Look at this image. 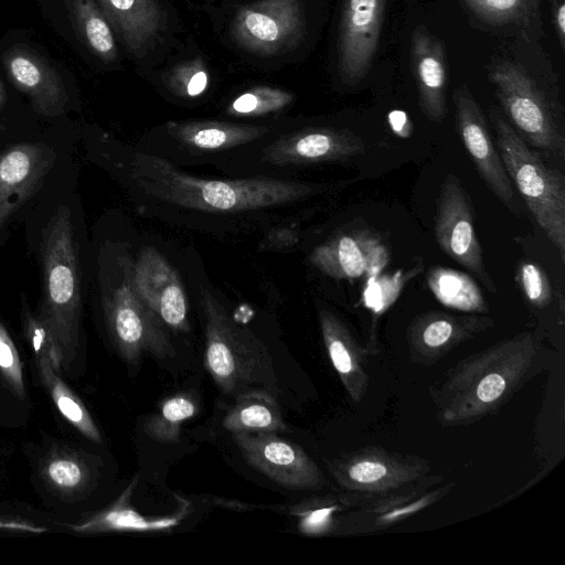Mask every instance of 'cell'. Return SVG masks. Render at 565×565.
<instances>
[{
  "label": "cell",
  "instance_id": "cell-32",
  "mask_svg": "<svg viewBox=\"0 0 565 565\" xmlns=\"http://www.w3.org/2000/svg\"><path fill=\"white\" fill-rule=\"evenodd\" d=\"M483 21L493 24L522 23L527 18L529 0H463Z\"/></svg>",
  "mask_w": 565,
  "mask_h": 565
},
{
  "label": "cell",
  "instance_id": "cell-13",
  "mask_svg": "<svg viewBox=\"0 0 565 565\" xmlns=\"http://www.w3.org/2000/svg\"><path fill=\"white\" fill-rule=\"evenodd\" d=\"M366 145L348 129L310 127L281 136L262 150V161L276 167L341 161L364 153Z\"/></svg>",
  "mask_w": 565,
  "mask_h": 565
},
{
  "label": "cell",
  "instance_id": "cell-37",
  "mask_svg": "<svg viewBox=\"0 0 565 565\" xmlns=\"http://www.w3.org/2000/svg\"><path fill=\"white\" fill-rule=\"evenodd\" d=\"M333 508H320L315 510H309L307 512H301V521L300 529L305 533H319L323 531L328 523L329 516Z\"/></svg>",
  "mask_w": 565,
  "mask_h": 565
},
{
  "label": "cell",
  "instance_id": "cell-3",
  "mask_svg": "<svg viewBox=\"0 0 565 565\" xmlns=\"http://www.w3.org/2000/svg\"><path fill=\"white\" fill-rule=\"evenodd\" d=\"M198 289L204 320L205 365L216 385L235 397L257 386L277 396V379L265 345L238 326L209 289Z\"/></svg>",
  "mask_w": 565,
  "mask_h": 565
},
{
  "label": "cell",
  "instance_id": "cell-4",
  "mask_svg": "<svg viewBox=\"0 0 565 565\" xmlns=\"http://www.w3.org/2000/svg\"><path fill=\"white\" fill-rule=\"evenodd\" d=\"M507 173L539 226L565 262V178L542 160L497 109L490 111Z\"/></svg>",
  "mask_w": 565,
  "mask_h": 565
},
{
  "label": "cell",
  "instance_id": "cell-41",
  "mask_svg": "<svg viewBox=\"0 0 565 565\" xmlns=\"http://www.w3.org/2000/svg\"><path fill=\"white\" fill-rule=\"evenodd\" d=\"M532 1H534V0H529V2H532Z\"/></svg>",
  "mask_w": 565,
  "mask_h": 565
},
{
  "label": "cell",
  "instance_id": "cell-27",
  "mask_svg": "<svg viewBox=\"0 0 565 565\" xmlns=\"http://www.w3.org/2000/svg\"><path fill=\"white\" fill-rule=\"evenodd\" d=\"M129 487L114 505L100 511L81 523L71 525L76 533H99L110 531H141L161 529L169 525L167 521H146L127 503L130 497Z\"/></svg>",
  "mask_w": 565,
  "mask_h": 565
},
{
  "label": "cell",
  "instance_id": "cell-28",
  "mask_svg": "<svg viewBox=\"0 0 565 565\" xmlns=\"http://www.w3.org/2000/svg\"><path fill=\"white\" fill-rule=\"evenodd\" d=\"M40 473L54 491L72 495L84 490L89 480L86 463L70 451H51L43 460Z\"/></svg>",
  "mask_w": 565,
  "mask_h": 565
},
{
  "label": "cell",
  "instance_id": "cell-20",
  "mask_svg": "<svg viewBox=\"0 0 565 565\" xmlns=\"http://www.w3.org/2000/svg\"><path fill=\"white\" fill-rule=\"evenodd\" d=\"M491 324L492 321L483 317L430 311L412 323L409 339L417 350L441 353Z\"/></svg>",
  "mask_w": 565,
  "mask_h": 565
},
{
  "label": "cell",
  "instance_id": "cell-10",
  "mask_svg": "<svg viewBox=\"0 0 565 565\" xmlns=\"http://www.w3.org/2000/svg\"><path fill=\"white\" fill-rule=\"evenodd\" d=\"M249 466L291 490H316L323 476L315 461L296 444L276 434H233Z\"/></svg>",
  "mask_w": 565,
  "mask_h": 565
},
{
  "label": "cell",
  "instance_id": "cell-40",
  "mask_svg": "<svg viewBox=\"0 0 565 565\" xmlns=\"http://www.w3.org/2000/svg\"><path fill=\"white\" fill-rule=\"evenodd\" d=\"M6 103V89L3 84L0 82V110L2 109Z\"/></svg>",
  "mask_w": 565,
  "mask_h": 565
},
{
  "label": "cell",
  "instance_id": "cell-19",
  "mask_svg": "<svg viewBox=\"0 0 565 565\" xmlns=\"http://www.w3.org/2000/svg\"><path fill=\"white\" fill-rule=\"evenodd\" d=\"M109 25L127 49L138 55L158 35L163 25L156 0H95Z\"/></svg>",
  "mask_w": 565,
  "mask_h": 565
},
{
  "label": "cell",
  "instance_id": "cell-29",
  "mask_svg": "<svg viewBox=\"0 0 565 565\" xmlns=\"http://www.w3.org/2000/svg\"><path fill=\"white\" fill-rule=\"evenodd\" d=\"M342 483L356 489H382L395 484L405 475L397 472V466L376 456H362L351 459L338 473Z\"/></svg>",
  "mask_w": 565,
  "mask_h": 565
},
{
  "label": "cell",
  "instance_id": "cell-36",
  "mask_svg": "<svg viewBox=\"0 0 565 565\" xmlns=\"http://www.w3.org/2000/svg\"><path fill=\"white\" fill-rule=\"evenodd\" d=\"M189 66L181 70L184 75H177L174 86L180 94L189 97H196L201 95L209 82L207 74L204 70L196 67L194 73L189 75Z\"/></svg>",
  "mask_w": 565,
  "mask_h": 565
},
{
  "label": "cell",
  "instance_id": "cell-31",
  "mask_svg": "<svg viewBox=\"0 0 565 565\" xmlns=\"http://www.w3.org/2000/svg\"><path fill=\"white\" fill-rule=\"evenodd\" d=\"M295 95L280 88L257 86L237 96L227 107L232 116L256 117L287 107Z\"/></svg>",
  "mask_w": 565,
  "mask_h": 565
},
{
  "label": "cell",
  "instance_id": "cell-33",
  "mask_svg": "<svg viewBox=\"0 0 565 565\" xmlns=\"http://www.w3.org/2000/svg\"><path fill=\"white\" fill-rule=\"evenodd\" d=\"M0 374L6 381L11 392L24 399L25 386L23 379L22 363L19 352L6 330L0 322Z\"/></svg>",
  "mask_w": 565,
  "mask_h": 565
},
{
  "label": "cell",
  "instance_id": "cell-16",
  "mask_svg": "<svg viewBox=\"0 0 565 565\" xmlns=\"http://www.w3.org/2000/svg\"><path fill=\"white\" fill-rule=\"evenodd\" d=\"M380 241L367 232L342 233L313 248L310 263L333 279L354 280L386 263Z\"/></svg>",
  "mask_w": 565,
  "mask_h": 565
},
{
  "label": "cell",
  "instance_id": "cell-8",
  "mask_svg": "<svg viewBox=\"0 0 565 565\" xmlns=\"http://www.w3.org/2000/svg\"><path fill=\"white\" fill-rule=\"evenodd\" d=\"M435 236L445 254L469 270L488 291H497L484 265L469 195L454 173L447 174L439 190Z\"/></svg>",
  "mask_w": 565,
  "mask_h": 565
},
{
  "label": "cell",
  "instance_id": "cell-9",
  "mask_svg": "<svg viewBox=\"0 0 565 565\" xmlns=\"http://www.w3.org/2000/svg\"><path fill=\"white\" fill-rule=\"evenodd\" d=\"M452 102L458 135L478 173L497 198L518 214L514 186L494 146L479 104L466 85L454 90Z\"/></svg>",
  "mask_w": 565,
  "mask_h": 565
},
{
  "label": "cell",
  "instance_id": "cell-30",
  "mask_svg": "<svg viewBox=\"0 0 565 565\" xmlns=\"http://www.w3.org/2000/svg\"><path fill=\"white\" fill-rule=\"evenodd\" d=\"M196 404L190 395L180 394L162 403L159 412L145 423V433L153 440L178 443L181 425L196 413Z\"/></svg>",
  "mask_w": 565,
  "mask_h": 565
},
{
  "label": "cell",
  "instance_id": "cell-5",
  "mask_svg": "<svg viewBox=\"0 0 565 565\" xmlns=\"http://www.w3.org/2000/svg\"><path fill=\"white\" fill-rule=\"evenodd\" d=\"M131 260L120 254L110 279L103 288V309L109 338L128 364L143 355L167 359L175 351L167 327L137 292L131 278Z\"/></svg>",
  "mask_w": 565,
  "mask_h": 565
},
{
  "label": "cell",
  "instance_id": "cell-11",
  "mask_svg": "<svg viewBox=\"0 0 565 565\" xmlns=\"http://www.w3.org/2000/svg\"><path fill=\"white\" fill-rule=\"evenodd\" d=\"M134 286L167 328L189 331L188 298L179 273L153 246H143L131 260Z\"/></svg>",
  "mask_w": 565,
  "mask_h": 565
},
{
  "label": "cell",
  "instance_id": "cell-34",
  "mask_svg": "<svg viewBox=\"0 0 565 565\" xmlns=\"http://www.w3.org/2000/svg\"><path fill=\"white\" fill-rule=\"evenodd\" d=\"M516 280L533 306L542 308L551 302V284L547 275L539 265L531 262L520 264Z\"/></svg>",
  "mask_w": 565,
  "mask_h": 565
},
{
  "label": "cell",
  "instance_id": "cell-7",
  "mask_svg": "<svg viewBox=\"0 0 565 565\" xmlns=\"http://www.w3.org/2000/svg\"><path fill=\"white\" fill-rule=\"evenodd\" d=\"M303 32L302 0H259L246 4L236 12L231 24L233 40L262 56L292 50Z\"/></svg>",
  "mask_w": 565,
  "mask_h": 565
},
{
  "label": "cell",
  "instance_id": "cell-23",
  "mask_svg": "<svg viewBox=\"0 0 565 565\" xmlns=\"http://www.w3.org/2000/svg\"><path fill=\"white\" fill-rule=\"evenodd\" d=\"M520 358L515 362H487L486 371L479 372L477 379L467 380L469 384L460 404L466 409L463 416H476L503 401L521 376L524 360Z\"/></svg>",
  "mask_w": 565,
  "mask_h": 565
},
{
  "label": "cell",
  "instance_id": "cell-12",
  "mask_svg": "<svg viewBox=\"0 0 565 565\" xmlns=\"http://www.w3.org/2000/svg\"><path fill=\"white\" fill-rule=\"evenodd\" d=\"M385 0H343L339 29V73L356 85L374 58L381 34Z\"/></svg>",
  "mask_w": 565,
  "mask_h": 565
},
{
  "label": "cell",
  "instance_id": "cell-15",
  "mask_svg": "<svg viewBox=\"0 0 565 565\" xmlns=\"http://www.w3.org/2000/svg\"><path fill=\"white\" fill-rule=\"evenodd\" d=\"M6 73L12 84L31 100L42 116L58 117L66 110L68 94L58 72L38 53L13 46L2 55Z\"/></svg>",
  "mask_w": 565,
  "mask_h": 565
},
{
  "label": "cell",
  "instance_id": "cell-35",
  "mask_svg": "<svg viewBox=\"0 0 565 565\" xmlns=\"http://www.w3.org/2000/svg\"><path fill=\"white\" fill-rule=\"evenodd\" d=\"M23 329L35 355L45 354L54 367L60 373L62 363L58 352L45 327L28 308L23 310Z\"/></svg>",
  "mask_w": 565,
  "mask_h": 565
},
{
  "label": "cell",
  "instance_id": "cell-18",
  "mask_svg": "<svg viewBox=\"0 0 565 565\" xmlns=\"http://www.w3.org/2000/svg\"><path fill=\"white\" fill-rule=\"evenodd\" d=\"M411 44L420 109L429 120L441 121L447 113L444 44L424 26L413 31Z\"/></svg>",
  "mask_w": 565,
  "mask_h": 565
},
{
  "label": "cell",
  "instance_id": "cell-2",
  "mask_svg": "<svg viewBox=\"0 0 565 565\" xmlns=\"http://www.w3.org/2000/svg\"><path fill=\"white\" fill-rule=\"evenodd\" d=\"M71 210L63 204L50 218L42 242L43 295L38 315L68 369L79 347L82 284Z\"/></svg>",
  "mask_w": 565,
  "mask_h": 565
},
{
  "label": "cell",
  "instance_id": "cell-22",
  "mask_svg": "<svg viewBox=\"0 0 565 565\" xmlns=\"http://www.w3.org/2000/svg\"><path fill=\"white\" fill-rule=\"evenodd\" d=\"M232 434H277L286 430L275 396L265 390H249L236 396L232 409L223 419Z\"/></svg>",
  "mask_w": 565,
  "mask_h": 565
},
{
  "label": "cell",
  "instance_id": "cell-25",
  "mask_svg": "<svg viewBox=\"0 0 565 565\" xmlns=\"http://www.w3.org/2000/svg\"><path fill=\"white\" fill-rule=\"evenodd\" d=\"M70 19L81 41L104 62L117 57L111 28L95 0H65Z\"/></svg>",
  "mask_w": 565,
  "mask_h": 565
},
{
  "label": "cell",
  "instance_id": "cell-39",
  "mask_svg": "<svg viewBox=\"0 0 565 565\" xmlns=\"http://www.w3.org/2000/svg\"><path fill=\"white\" fill-rule=\"evenodd\" d=\"M554 25L556 35L561 42V45H564L565 41V4L563 0H559L554 8Z\"/></svg>",
  "mask_w": 565,
  "mask_h": 565
},
{
  "label": "cell",
  "instance_id": "cell-17",
  "mask_svg": "<svg viewBox=\"0 0 565 565\" xmlns=\"http://www.w3.org/2000/svg\"><path fill=\"white\" fill-rule=\"evenodd\" d=\"M164 129L172 146L195 156L246 146L269 132L265 126L212 120L169 121Z\"/></svg>",
  "mask_w": 565,
  "mask_h": 565
},
{
  "label": "cell",
  "instance_id": "cell-14",
  "mask_svg": "<svg viewBox=\"0 0 565 565\" xmlns=\"http://www.w3.org/2000/svg\"><path fill=\"white\" fill-rule=\"evenodd\" d=\"M55 159L43 142L18 143L0 153V227L38 192Z\"/></svg>",
  "mask_w": 565,
  "mask_h": 565
},
{
  "label": "cell",
  "instance_id": "cell-21",
  "mask_svg": "<svg viewBox=\"0 0 565 565\" xmlns=\"http://www.w3.org/2000/svg\"><path fill=\"white\" fill-rule=\"evenodd\" d=\"M319 322L326 349L335 371L352 398L360 399L366 379L353 338L342 321L329 310L319 311Z\"/></svg>",
  "mask_w": 565,
  "mask_h": 565
},
{
  "label": "cell",
  "instance_id": "cell-24",
  "mask_svg": "<svg viewBox=\"0 0 565 565\" xmlns=\"http://www.w3.org/2000/svg\"><path fill=\"white\" fill-rule=\"evenodd\" d=\"M36 356L40 379L62 416L94 443H102L100 433L82 399L65 384L45 354Z\"/></svg>",
  "mask_w": 565,
  "mask_h": 565
},
{
  "label": "cell",
  "instance_id": "cell-1",
  "mask_svg": "<svg viewBox=\"0 0 565 565\" xmlns=\"http://www.w3.org/2000/svg\"><path fill=\"white\" fill-rule=\"evenodd\" d=\"M126 158L124 167L129 188L143 211L173 220L185 216H259L262 211L289 206L334 186L263 175L205 179L143 150H130Z\"/></svg>",
  "mask_w": 565,
  "mask_h": 565
},
{
  "label": "cell",
  "instance_id": "cell-26",
  "mask_svg": "<svg viewBox=\"0 0 565 565\" xmlns=\"http://www.w3.org/2000/svg\"><path fill=\"white\" fill-rule=\"evenodd\" d=\"M427 282L435 297L444 305L463 311H484L487 303L473 279L454 269L435 267Z\"/></svg>",
  "mask_w": 565,
  "mask_h": 565
},
{
  "label": "cell",
  "instance_id": "cell-38",
  "mask_svg": "<svg viewBox=\"0 0 565 565\" xmlns=\"http://www.w3.org/2000/svg\"><path fill=\"white\" fill-rule=\"evenodd\" d=\"M0 530L18 531L40 534L46 532V527L33 524L29 521L12 516L0 515Z\"/></svg>",
  "mask_w": 565,
  "mask_h": 565
},
{
  "label": "cell",
  "instance_id": "cell-6",
  "mask_svg": "<svg viewBox=\"0 0 565 565\" xmlns=\"http://www.w3.org/2000/svg\"><path fill=\"white\" fill-rule=\"evenodd\" d=\"M514 130L532 147L564 159L565 135L561 120L533 78L518 63L502 61L490 71Z\"/></svg>",
  "mask_w": 565,
  "mask_h": 565
}]
</instances>
